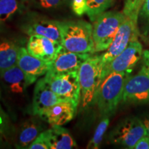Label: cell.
I'll list each match as a JSON object with an SVG mask.
<instances>
[{"label": "cell", "mask_w": 149, "mask_h": 149, "mask_svg": "<svg viewBox=\"0 0 149 149\" xmlns=\"http://www.w3.org/2000/svg\"><path fill=\"white\" fill-rule=\"evenodd\" d=\"M44 77L48 86L59 97L79 105L80 85L78 71L57 76L44 75Z\"/></svg>", "instance_id": "7"}, {"label": "cell", "mask_w": 149, "mask_h": 149, "mask_svg": "<svg viewBox=\"0 0 149 149\" xmlns=\"http://www.w3.org/2000/svg\"><path fill=\"white\" fill-rule=\"evenodd\" d=\"M17 65L26 74L32 84L42 76L45 75L51 67V62L46 61L31 55L27 48L21 47Z\"/></svg>", "instance_id": "11"}, {"label": "cell", "mask_w": 149, "mask_h": 149, "mask_svg": "<svg viewBox=\"0 0 149 149\" xmlns=\"http://www.w3.org/2000/svg\"><path fill=\"white\" fill-rule=\"evenodd\" d=\"M0 97H1V90H0Z\"/></svg>", "instance_id": "32"}, {"label": "cell", "mask_w": 149, "mask_h": 149, "mask_svg": "<svg viewBox=\"0 0 149 149\" xmlns=\"http://www.w3.org/2000/svg\"><path fill=\"white\" fill-rule=\"evenodd\" d=\"M63 0H32L37 7L43 9L57 8L61 5Z\"/></svg>", "instance_id": "26"}, {"label": "cell", "mask_w": 149, "mask_h": 149, "mask_svg": "<svg viewBox=\"0 0 149 149\" xmlns=\"http://www.w3.org/2000/svg\"><path fill=\"white\" fill-rule=\"evenodd\" d=\"M64 100L51 90L46 83L45 78L37 80L34 88L31 109L34 115H40L44 110Z\"/></svg>", "instance_id": "14"}, {"label": "cell", "mask_w": 149, "mask_h": 149, "mask_svg": "<svg viewBox=\"0 0 149 149\" xmlns=\"http://www.w3.org/2000/svg\"><path fill=\"white\" fill-rule=\"evenodd\" d=\"M46 132L50 149H71L77 146L68 130L61 126L53 125Z\"/></svg>", "instance_id": "17"}, {"label": "cell", "mask_w": 149, "mask_h": 149, "mask_svg": "<svg viewBox=\"0 0 149 149\" xmlns=\"http://www.w3.org/2000/svg\"><path fill=\"white\" fill-rule=\"evenodd\" d=\"M26 33L29 36L41 35L61 44L62 43L61 22L50 19L37 20L28 26Z\"/></svg>", "instance_id": "16"}, {"label": "cell", "mask_w": 149, "mask_h": 149, "mask_svg": "<svg viewBox=\"0 0 149 149\" xmlns=\"http://www.w3.org/2000/svg\"><path fill=\"white\" fill-rule=\"evenodd\" d=\"M86 14L93 22L99 15L103 13L111 6L114 0H86Z\"/></svg>", "instance_id": "22"}, {"label": "cell", "mask_w": 149, "mask_h": 149, "mask_svg": "<svg viewBox=\"0 0 149 149\" xmlns=\"http://www.w3.org/2000/svg\"><path fill=\"white\" fill-rule=\"evenodd\" d=\"M125 104H144L149 102V74L143 65L135 75H130L124 85L122 100Z\"/></svg>", "instance_id": "8"}, {"label": "cell", "mask_w": 149, "mask_h": 149, "mask_svg": "<svg viewBox=\"0 0 149 149\" xmlns=\"http://www.w3.org/2000/svg\"><path fill=\"white\" fill-rule=\"evenodd\" d=\"M61 47L59 43L37 35H31L27 43V50L31 55L50 62L55 59Z\"/></svg>", "instance_id": "13"}, {"label": "cell", "mask_w": 149, "mask_h": 149, "mask_svg": "<svg viewBox=\"0 0 149 149\" xmlns=\"http://www.w3.org/2000/svg\"><path fill=\"white\" fill-rule=\"evenodd\" d=\"M29 149H50L46 132L42 131L29 146Z\"/></svg>", "instance_id": "25"}, {"label": "cell", "mask_w": 149, "mask_h": 149, "mask_svg": "<svg viewBox=\"0 0 149 149\" xmlns=\"http://www.w3.org/2000/svg\"><path fill=\"white\" fill-rule=\"evenodd\" d=\"M109 116H103L101 122L99 123L97 127L96 128L94 135L87 145V148L97 149L100 146L102 139L107 131L108 126L109 125L110 120Z\"/></svg>", "instance_id": "23"}, {"label": "cell", "mask_w": 149, "mask_h": 149, "mask_svg": "<svg viewBox=\"0 0 149 149\" xmlns=\"http://www.w3.org/2000/svg\"><path fill=\"white\" fill-rule=\"evenodd\" d=\"M72 8L73 12L78 16L86 13L87 6L86 0H72Z\"/></svg>", "instance_id": "28"}, {"label": "cell", "mask_w": 149, "mask_h": 149, "mask_svg": "<svg viewBox=\"0 0 149 149\" xmlns=\"http://www.w3.org/2000/svg\"><path fill=\"white\" fill-rule=\"evenodd\" d=\"M20 47L13 40H0V72L17 64Z\"/></svg>", "instance_id": "18"}, {"label": "cell", "mask_w": 149, "mask_h": 149, "mask_svg": "<svg viewBox=\"0 0 149 149\" xmlns=\"http://www.w3.org/2000/svg\"><path fill=\"white\" fill-rule=\"evenodd\" d=\"M94 54L84 61L78 70L80 85L79 104L82 110L95 105L97 91L102 81V55Z\"/></svg>", "instance_id": "2"}, {"label": "cell", "mask_w": 149, "mask_h": 149, "mask_svg": "<svg viewBox=\"0 0 149 149\" xmlns=\"http://www.w3.org/2000/svg\"><path fill=\"white\" fill-rule=\"evenodd\" d=\"M135 149H149V136L143 137L138 141L135 146Z\"/></svg>", "instance_id": "29"}, {"label": "cell", "mask_w": 149, "mask_h": 149, "mask_svg": "<svg viewBox=\"0 0 149 149\" xmlns=\"http://www.w3.org/2000/svg\"><path fill=\"white\" fill-rule=\"evenodd\" d=\"M9 119L8 115L0 105V138L4 136L9 130Z\"/></svg>", "instance_id": "27"}, {"label": "cell", "mask_w": 149, "mask_h": 149, "mask_svg": "<svg viewBox=\"0 0 149 149\" xmlns=\"http://www.w3.org/2000/svg\"><path fill=\"white\" fill-rule=\"evenodd\" d=\"M77 108L71 101L60 102L44 110L39 117L51 126H63L73 119Z\"/></svg>", "instance_id": "12"}, {"label": "cell", "mask_w": 149, "mask_h": 149, "mask_svg": "<svg viewBox=\"0 0 149 149\" xmlns=\"http://www.w3.org/2000/svg\"><path fill=\"white\" fill-rule=\"evenodd\" d=\"M143 46L139 40L130 42L124 51L102 69V80L111 72H128L131 73L143 55Z\"/></svg>", "instance_id": "9"}, {"label": "cell", "mask_w": 149, "mask_h": 149, "mask_svg": "<svg viewBox=\"0 0 149 149\" xmlns=\"http://www.w3.org/2000/svg\"><path fill=\"white\" fill-rule=\"evenodd\" d=\"M143 62H144V66L146 68V69L149 74V51L146 50L143 52L142 55Z\"/></svg>", "instance_id": "30"}, {"label": "cell", "mask_w": 149, "mask_h": 149, "mask_svg": "<svg viewBox=\"0 0 149 149\" xmlns=\"http://www.w3.org/2000/svg\"><path fill=\"white\" fill-rule=\"evenodd\" d=\"M61 45L67 51L78 53H95L93 25L90 23L83 20L61 22Z\"/></svg>", "instance_id": "3"}, {"label": "cell", "mask_w": 149, "mask_h": 149, "mask_svg": "<svg viewBox=\"0 0 149 149\" xmlns=\"http://www.w3.org/2000/svg\"><path fill=\"white\" fill-rule=\"evenodd\" d=\"M130 75L128 72H111L102 80L97 91L95 103L102 116H111L122 100L124 85Z\"/></svg>", "instance_id": "1"}, {"label": "cell", "mask_w": 149, "mask_h": 149, "mask_svg": "<svg viewBox=\"0 0 149 149\" xmlns=\"http://www.w3.org/2000/svg\"><path fill=\"white\" fill-rule=\"evenodd\" d=\"M125 19L126 15L124 13L116 11L104 12L97 17L93 25L95 53L108 49Z\"/></svg>", "instance_id": "4"}, {"label": "cell", "mask_w": 149, "mask_h": 149, "mask_svg": "<svg viewBox=\"0 0 149 149\" xmlns=\"http://www.w3.org/2000/svg\"><path fill=\"white\" fill-rule=\"evenodd\" d=\"M42 126L33 120L28 121L22 126L18 137L17 148H28L42 133Z\"/></svg>", "instance_id": "19"}, {"label": "cell", "mask_w": 149, "mask_h": 149, "mask_svg": "<svg viewBox=\"0 0 149 149\" xmlns=\"http://www.w3.org/2000/svg\"><path fill=\"white\" fill-rule=\"evenodd\" d=\"M143 0H124L123 13L128 17L137 22L139 10H140Z\"/></svg>", "instance_id": "24"}, {"label": "cell", "mask_w": 149, "mask_h": 149, "mask_svg": "<svg viewBox=\"0 0 149 149\" xmlns=\"http://www.w3.org/2000/svg\"><path fill=\"white\" fill-rule=\"evenodd\" d=\"M92 54L78 53L67 51L61 47L51 62V67L45 75L57 76L68 72L78 71L82 63Z\"/></svg>", "instance_id": "10"}, {"label": "cell", "mask_w": 149, "mask_h": 149, "mask_svg": "<svg viewBox=\"0 0 149 149\" xmlns=\"http://www.w3.org/2000/svg\"><path fill=\"white\" fill-rule=\"evenodd\" d=\"M139 37L137 22L126 16V19L119 28L113 42L102 55V69L125 50L130 43Z\"/></svg>", "instance_id": "6"}, {"label": "cell", "mask_w": 149, "mask_h": 149, "mask_svg": "<svg viewBox=\"0 0 149 149\" xmlns=\"http://www.w3.org/2000/svg\"><path fill=\"white\" fill-rule=\"evenodd\" d=\"M0 80L6 90L13 94H22L31 85L17 64L0 72Z\"/></svg>", "instance_id": "15"}, {"label": "cell", "mask_w": 149, "mask_h": 149, "mask_svg": "<svg viewBox=\"0 0 149 149\" xmlns=\"http://www.w3.org/2000/svg\"><path fill=\"white\" fill-rule=\"evenodd\" d=\"M147 135L146 128L141 119L130 116L120 121L109 134L111 144L126 148H135L136 144Z\"/></svg>", "instance_id": "5"}, {"label": "cell", "mask_w": 149, "mask_h": 149, "mask_svg": "<svg viewBox=\"0 0 149 149\" xmlns=\"http://www.w3.org/2000/svg\"><path fill=\"white\" fill-rule=\"evenodd\" d=\"M23 0H0V28L21 12Z\"/></svg>", "instance_id": "20"}, {"label": "cell", "mask_w": 149, "mask_h": 149, "mask_svg": "<svg viewBox=\"0 0 149 149\" xmlns=\"http://www.w3.org/2000/svg\"><path fill=\"white\" fill-rule=\"evenodd\" d=\"M143 124L146 128V131H147V135L149 136V115H146V116L144 117V118L141 119Z\"/></svg>", "instance_id": "31"}, {"label": "cell", "mask_w": 149, "mask_h": 149, "mask_svg": "<svg viewBox=\"0 0 149 149\" xmlns=\"http://www.w3.org/2000/svg\"><path fill=\"white\" fill-rule=\"evenodd\" d=\"M139 37L149 44V0H143L137 18Z\"/></svg>", "instance_id": "21"}]
</instances>
